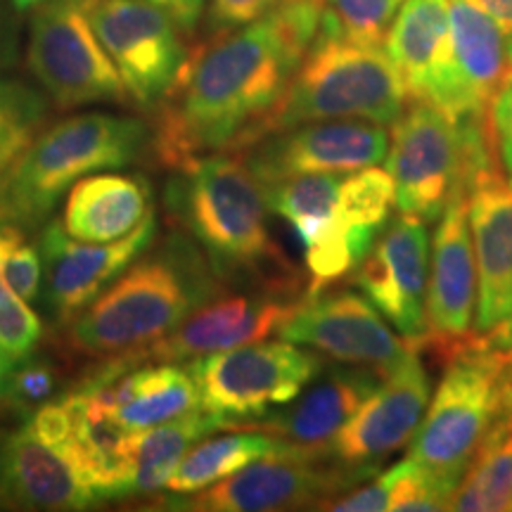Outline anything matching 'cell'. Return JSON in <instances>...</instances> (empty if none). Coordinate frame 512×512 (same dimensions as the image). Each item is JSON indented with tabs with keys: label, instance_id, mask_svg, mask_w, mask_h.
Here are the masks:
<instances>
[{
	"label": "cell",
	"instance_id": "obj_1",
	"mask_svg": "<svg viewBox=\"0 0 512 512\" xmlns=\"http://www.w3.org/2000/svg\"><path fill=\"white\" fill-rule=\"evenodd\" d=\"M323 0H287L247 27L190 48L181 74L155 107L150 152L181 169L214 152H240L283 98L320 31Z\"/></svg>",
	"mask_w": 512,
	"mask_h": 512
},
{
	"label": "cell",
	"instance_id": "obj_2",
	"mask_svg": "<svg viewBox=\"0 0 512 512\" xmlns=\"http://www.w3.org/2000/svg\"><path fill=\"white\" fill-rule=\"evenodd\" d=\"M223 292L226 280L209 256L188 233L171 226L155 252L138 256L86 309L62 325L64 349L100 363L133 358Z\"/></svg>",
	"mask_w": 512,
	"mask_h": 512
},
{
	"label": "cell",
	"instance_id": "obj_3",
	"mask_svg": "<svg viewBox=\"0 0 512 512\" xmlns=\"http://www.w3.org/2000/svg\"><path fill=\"white\" fill-rule=\"evenodd\" d=\"M171 226L209 256L223 280L252 278L268 292L299 294V275L268 230L266 190L238 152H214L176 169L164 192Z\"/></svg>",
	"mask_w": 512,
	"mask_h": 512
},
{
	"label": "cell",
	"instance_id": "obj_4",
	"mask_svg": "<svg viewBox=\"0 0 512 512\" xmlns=\"http://www.w3.org/2000/svg\"><path fill=\"white\" fill-rule=\"evenodd\" d=\"M147 147L150 128L124 114L83 112L43 128L0 178V223L24 230L41 226L76 181L124 169Z\"/></svg>",
	"mask_w": 512,
	"mask_h": 512
},
{
	"label": "cell",
	"instance_id": "obj_5",
	"mask_svg": "<svg viewBox=\"0 0 512 512\" xmlns=\"http://www.w3.org/2000/svg\"><path fill=\"white\" fill-rule=\"evenodd\" d=\"M501 164L489 117L456 119L425 100H408L389 131L387 171L394 178L396 209L439 221L472 181Z\"/></svg>",
	"mask_w": 512,
	"mask_h": 512
},
{
	"label": "cell",
	"instance_id": "obj_6",
	"mask_svg": "<svg viewBox=\"0 0 512 512\" xmlns=\"http://www.w3.org/2000/svg\"><path fill=\"white\" fill-rule=\"evenodd\" d=\"M408 100L403 79L382 46H363L318 31L252 143L311 121L368 119L389 126L406 110Z\"/></svg>",
	"mask_w": 512,
	"mask_h": 512
},
{
	"label": "cell",
	"instance_id": "obj_7",
	"mask_svg": "<svg viewBox=\"0 0 512 512\" xmlns=\"http://www.w3.org/2000/svg\"><path fill=\"white\" fill-rule=\"evenodd\" d=\"M408 458L458 484L491 425L512 399V361L482 335L448 354Z\"/></svg>",
	"mask_w": 512,
	"mask_h": 512
},
{
	"label": "cell",
	"instance_id": "obj_8",
	"mask_svg": "<svg viewBox=\"0 0 512 512\" xmlns=\"http://www.w3.org/2000/svg\"><path fill=\"white\" fill-rule=\"evenodd\" d=\"M323 356L285 342H254L245 347L200 356L190 373L200 389L204 411L230 422L261 418L275 406H285L323 373Z\"/></svg>",
	"mask_w": 512,
	"mask_h": 512
},
{
	"label": "cell",
	"instance_id": "obj_9",
	"mask_svg": "<svg viewBox=\"0 0 512 512\" xmlns=\"http://www.w3.org/2000/svg\"><path fill=\"white\" fill-rule=\"evenodd\" d=\"M27 67L57 110L117 102L128 93L81 0H46L29 19Z\"/></svg>",
	"mask_w": 512,
	"mask_h": 512
},
{
	"label": "cell",
	"instance_id": "obj_10",
	"mask_svg": "<svg viewBox=\"0 0 512 512\" xmlns=\"http://www.w3.org/2000/svg\"><path fill=\"white\" fill-rule=\"evenodd\" d=\"M81 5L124 81L128 102L155 112L188 60V31L150 0H81Z\"/></svg>",
	"mask_w": 512,
	"mask_h": 512
},
{
	"label": "cell",
	"instance_id": "obj_11",
	"mask_svg": "<svg viewBox=\"0 0 512 512\" xmlns=\"http://www.w3.org/2000/svg\"><path fill=\"white\" fill-rule=\"evenodd\" d=\"M377 475V467H351L332 458H261L192 494H176L171 510L278 512L320 510L330 498L356 489Z\"/></svg>",
	"mask_w": 512,
	"mask_h": 512
},
{
	"label": "cell",
	"instance_id": "obj_12",
	"mask_svg": "<svg viewBox=\"0 0 512 512\" xmlns=\"http://www.w3.org/2000/svg\"><path fill=\"white\" fill-rule=\"evenodd\" d=\"M389 128L368 119L299 124L256 140L238 155L271 185L304 174H351L387 159Z\"/></svg>",
	"mask_w": 512,
	"mask_h": 512
},
{
	"label": "cell",
	"instance_id": "obj_13",
	"mask_svg": "<svg viewBox=\"0 0 512 512\" xmlns=\"http://www.w3.org/2000/svg\"><path fill=\"white\" fill-rule=\"evenodd\" d=\"M366 299L394 330L418 349L427 332V283H430V235L415 214L396 216L349 275Z\"/></svg>",
	"mask_w": 512,
	"mask_h": 512
},
{
	"label": "cell",
	"instance_id": "obj_14",
	"mask_svg": "<svg viewBox=\"0 0 512 512\" xmlns=\"http://www.w3.org/2000/svg\"><path fill=\"white\" fill-rule=\"evenodd\" d=\"M280 335L318 351L323 358L377 370L382 377L415 349L394 335L366 297L349 290L304 299Z\"/></svg>",
	"mask_w": 512,
	"mask_h": 512
},
{
	"label": "cell",
	"instance_id": "obj_15",
	"mask_svg": "<svg viewBox=\"0 0 512 512\" xmlns=\"http://www.w3.org/2000/svg\"><path fill=\"white\" fill-rule=\"evenodd\" d=\"M157 240L155 214L147 216L126 238L114 242H83L67 233L62 221H48L43 228L38 249L43 261V290L57 323H69L81 313L112 280H117L147 247Z\"/></svg>",
	"mask_w": 512,
	"mask_h": 512
},
{
	"label": "cell",
	"instance_id": "obj_16",
	"mask_svg": "<svg viewBox=\"0 0 512 512\" xmlns=\"http://www.w3.org/2000/svg\"><path fill=\"white\" fill-rule=\"evenodd\" d=\"M432 394L420 351L411 349L330 441V458L351 467H380L411 444Z\"/></svg>",
	"mask_w": 512,
	"mask_h": 512
},
{
	"label": "cell",
	"instance_id": "obj_17",
	"mask_svg": "<svg viewBox=\"0 0 512 512\" xmlns=\"http://www.w3.org/2000/svg\"><path fill=\"white\" fill-rule=\"evenodd\" d=\"M477 261L467 221V192H460L434 230L427 283V332L418 351L446 358L475 335Z\"/></svg>",
	"mask_w": 512,
	"mask_h": 512
},
{
	"label": "cell",
	"instance_id": "obj_18",
	"mask_svg": "<svg viewBox=\"0 0 512 512\" xmlns=\"http://www.w3.org/2000/svg\"><path fill=\"white\" fill-rule=\"evenodd\" d=\"M394 207L396 188L389 171L366 166L342 178L330 228L313 245L304 247L309 271L306 299L349 278L363 264L387 228Z\"/></svg>",
	"mask_w": 512,
	"mask_h": 512
},
{
	"label": "cell",
	"instance_id": "obj_19",
	"mask_svg": "<svg viewBox=\"0 0 512 512\" xmlns=\"http://www.w3.org/2000/svg\"><path fill=\"white\" fill-rule=\"evenodd\" d=\"M306 297L287 299L285 294H235L211 299L195 309L174 332L150 344L133 363H178L216 351H228L245 344L264 342L280 335L287 320L297 313Z\"/></svg>",
	"mask_w": 512,
	"mask_h": 512
},
{
	"label": "cell",
	"instance_id": "obj_20",
	"mask_svg": "<svg viewBox=\"0 0 512 512\" xmlns=\"http://www.w3.org/2000/svg\"><path fill=\"white\" fill-rule=\"evenodd\" d=\"M382 380L377 370L342 363V368L323 370V377L318 375L304 394L285 403L283 411L240 422L238 430L273 434L297 458H330V441Z\"/></svg>",
	"mask_w": 512,
	"mask_h": 512
},
{
	"label": "cell",
	"instance_id": "obj_21",
	"mask_svg": "<svg viewBox=\"0 0 512 512\" xmlns=\"http://www.w3.org/2000/svg\"><path fill=\"white\" fill-rule=\"evenodd\" d=\"M467 221L477 261L475 332L484 335L512 313V183L501 164L467 188Z\"/></svg>",
	"mask_w": 512,
	"mask_h": 512
},
{
	"label": "cell",
	"instance_id": "obj_22",
	"mask_svg": "<svg viewBox=\"0 0 512 512\" xmlns=\"http://www.w3.org/2000/svg\"><path fill=\"white\" fill-rule=\"evenodd\" d=\"M69 411V437L60 446L72 460L95 503L131 494L138 463V430L114 418L107 403L86 382L62 396Z\"/></svg>",
	"mask_w": 512,
	"mask_h": 512
},
{
	"label": "cell",
	"instance_id": "obj_23",
	"mask_svg": "<svg viewBox=\"0 0 512 512\" xmlns=\"http://www.w3.org/2000/svg\"><path fill=\"white\" fill-rule=\"evenodd\" d=\"M384 50L408 98L432 102L448 112L453 93L448 0H403L384 38Z\"/></svg>",
	"mask_w": 512,
	"mask_h": 512
},
{
	"label": "cell",
	"instance_id": "obj_24",
	"mask_svg": "<svg viewBox=\"0 0 512 512\" xmlns=\"http://www.w3.org/2000/svg\"><path fill=\"white\" fill-rule=\"evenodd\" d=\"M453 53V93L448 114L456 119L489 117L491 102L512 76L503 31L467 0H448Z\"/></svg>",
	"mask_w": 512,
	"mask_h": 512
},
{
	"label": "cell",
	"instance_id": "obj_25",
	"mask_svg": "<svg viewBox=\"0 0 512 512\" xmlns=\"http://www.w3.org/2000/svg\"><path fill=\"white\" fill-rule=\"evenodd\" d=\"M95 498L62 448L38 437L24 422L8 437L0 508L86 510Z\"/></svg>",
	"mask_w": 512,
	"mask_h": 512
},
{
	"label": "cell",
	"instance_id": "obj_26",
	"mask_svg": "<svg viewBox=\"0 0 512 512\" xmlns=\"http://www.w3.org/2000/svg\"><path fill=\"white\" fill-rule=\"evenodd\" d=\"M155 214L152 183L145 174H91L69 188L62 226L83 242H114Z\"/></svg>",
	"mask_w": 512,
	"mask_h": 512
},
{
	"label": "cell",
	"instance_id": "obj_27",
	"mask_svg": "<svg viewBox=\"0 0 512 512\" xmlns=\"http://www.w3.org/2000/svg\"><path fill=\"white\" fill-rule=\"evenodd\" d=\"M278 456H294V453L285 441L268 432L233 430L221 437H204L181 458L174 475L166 482V489L174 494H192L221 482L254 460Z\"/></svg>",
	"mask_w": 512,
	"mask_h": 512
},
{
	"label": "cell",
	"instance_id": "obj_28",
	"mask_svg": "<svg viewBox=\"0 0 512 512\" xmlns=\"http://www.w3.org/2000/svg\"><path fill=\"white\" fill-rule=\"evenodd\" d=\"M448 510H512V399L498 415L451 496Z\"/></svg>",
	"mask_w": 512,
	"mask_h": 512
},
{
	"label": "cell",
	"instance_id": "obj_29",
	"mask_svg": "<svg viewBox=\"0 0 512 512\" xmlns=\"http://www.w3.org/2000/svg\"><path fill=\"white\" fill-rule=\"evenodd\" d=\"M221 430H230V422L209 411L202 413L200 408L150 430H140L136 475H133L128 496L155 494L159 489H166V482L174 475L185 453L197 441Z\"/></svg>",
	"mask_w": 512,
	"mask_h": 512
},
{
	"label": "cell",
	"instance_id": "obj_30",
	"mask_svg": "<svg viewBox=\"0 0 512 512\" xmlns=\"http://www.w3.org/2000/svg\"><path fill=\"white\" fill-rule=\"evenodd\" d=\"M339 188V174H304L264 185L268 209L290 223L304 247L313 245L330 228Z\"/></svg>",
	"mask_w": 512,
	"mask_h": 512
},
{
	"label": "cell",
	"instance_id": "obj_31",
	"mask_svg": "<svg viewBox=\"0 0 512 512\" xmlns=\"http://www.w3.org/2000/svg\"><path fill=\"white\" fill-rule=\"evenodd\" d=\"M48 112L46 93L22 79H0V178L43 131Z\"/></svg>",
	"mask_w": 512,
	"mask_h": 512
},
{
	"label": "cell",
	"instance_id": "obj_32",
	"mask_svg": "<svg viewBox=\"0 0 512 512\" xmlns=\"http://www.w3.org/2000/svg\"><path fill=\"white\" fill-rule=\"evenodd\" d=\"M403 0H323L320 34L382 46Z\"/></svg>",
	"mask_w": 512,
	"mask_h": 512
},
{
	"label": "cell",
	"instance_id": "obj_33",
	"mask_svg": "<svg viewBox=\"0 0 512 512\" xmlns=\"http://www.w3.org/2000/svg\"><path fill=\"white\" fill-rule=\"evenodd\" d=\"M382 479L387 486L389 512L448 510L453 491L458 486L408 456L401 463L389 467L387 472H382Z\"/></svg>",
	"mask_w": 512,
	"mask_h": 512
},
{
	"label": "cell",
	"instance_id": "obj_34",
	"mask_svg": "<svg viewBox=\"0 0 512 512\" xmlns=\"http://www.w3.org/2000/svg\"><path fill=\"white\" fill-rule=\"evenodd\" d=\"M0 278L24 302H38L43 290L41 249L15 223H0Z\"/></svg>",
	"mask_w": 512,
	"mask_h": 512
},
{
	"label": "cell",
	"instance_id": "obj_35",
	"mask_svg": "<svg viewBox=\"0 0 512 512\" xmlns=\"http://www.w3.org/2000/svg\"><path fill=\"white\" fill-rule=\"evenodd\" d=\"M43 339V323L22 297H17L0 278V347L17 363L34 356Z\"/></svg>",
	"mask_w": 512,
	"mask_h": 512
},
{
	"label": "cell",
	"instance_id": "obj_36",
	"mask_svg": "<svg viewBox=\"0 0 512 512\" xmlns=\"http://www.w3.org/2000/svg\"><path fill=\"white\" fill-rule=\"evenodd\" d=\"M57 392L55 366L41 358H27L17 363L0 392V403L24 415L34 413L38 406L50 401Z\"/></svg>",
	"mask_w": 512,
	"mask_h": 512
},
{
	"label": "cell",
	"instance_id": "obj_37",
	"mask_svg": "<svg viewBox=\"0 0 512 512\" xmlns=\"http://www.w3.org/2000/svg\"><path fill=\"white\" fill-rule=\"evenodd\" d=\"M285 3L287 0H209L207 15H204L207 36L247 27Z\"/></svg>",
	"mask_w": 512,
	"mask_h": 512
},
{
	"label": "cell",
	"instance_id": "obj_38",
	"mask_svg": "<svg viewBox=\"0 0 512 512\" xmlns=\"http://www.w3.org/2000/svg\"><path fill=\"white\" fill-rule=\"evenodd\" d=\"M489 124L491 133H494L498 159H501L505 176L512 183V76L491 102Z\"/></svg>",
	"mask_w": 512,
	"mask_h": 512
},
{
	"label": "cell",
	"instance_id": "obj_39",
	"mask_svg": "<svg viewBox=\"0 0 512 512\" xmlns=\"http://www.w3.org/2000/svg\"><path fill=\"white\" fill-rule=\"evenodd\" d=\"M22 22L12 0H0V72H8L19 60Z\"/></svg>",
	"mask_w": 512,
	"mask_h": 512
},
{
	"label": "cell",
	"instance_id": "obj_40",
	"mask_svg": "<svg viewBox=\"0 0 512 512\" xmlns=\"http://www.w3.org/2000/svg\"><path fill=\"white\" fill-rule=\"evenodd\" d=\"M467 3L494 19L498 29L503 31L505 46H508L512 57V0H467Z\"/></svg>",
	"mask_w": 512,
	"mask_h": 512
},
{
	"label": "cell",
	"instance_id": "obj_41",
	"mask_svg": "<svg viewBox=\"0 0 512 512\" xmlns=\"http://www.w3.org/2000/svg\"><path fill=\"white\" fill-rule=\"evenodd\" d=\"M150 3H157L169 10L171 15L181 22V27L188 31V34H192L197 24H200V17L204 12V5H207V0H150Z\"/></svg>",
	"mask_w": 512,
	"mask_h": 512
},
{
	"label": "cell",
	"instance_id": "obj_42",
	"mask_svg": "<svg viewBox=\"0 0 512 512\" xmlns=\"http://www.w3.org/2000/svg\"><path fill=\"white\" fill-rule=\"evenodd\" d=\"M482 337L491 344V347L503 351V354L512 361V313L503 320V323H498L496 328L484 332Z\"/></svg>",
	"mask_w": 512,
	"mask_h": 512
},
{
	"label": "cell",
	"instance_id": "obj_43",
	"mask_svg": "<svg viewBox=\"0 0 512 512\" xmlns=\"http://www.w3.org/2000/svg\"><path fill=\"white\" fill-rule=\"evenodd\" d=\"M12 368H15V361L8 356V351L0 347V392H3L5 382H8Z\"/></svg>",
	"mask_w": 512,
	"mask_h": 512
},
{
	"label": "cell",
	"instance_id": "obj_44",
	"mask_svg": "<svg viewBox=\"0 0 512 512\" xmlns=\"http://www.w3.org/2000/svg\"><path fill=\"white\" fill-rule=\"evenodd\" d=\"M8 437H10V432H3V430H0V484H3L5 456H8Z\"/></svg>",
	"mask_w": 512,
	"mask_h": 512
},
{
	"label": "cell",
	"instance_id": "obj_45",
	"mask_svg": "<svg viewBox=\"0 0 512 512\" xmlns=\"http://www.w3.org/2000/svg\"><path fill=\"white\" fill-rule=\"evenodd\" d=\"M41 3H46V0H12V5H15L19 12H27V10L36 8V5H41Z\"/></svg>",
	"mask_w": 512,
	"mask_h": 512
}]
</instances>
